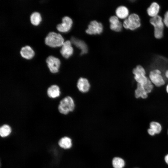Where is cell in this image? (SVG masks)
<instances>
[{"label":"cell","instance_id":"6da1fadb","mask_svg":"<svg viewBox=\"0 0 168 168\" xmlns=\"http://www.w3.org/2000/svg\"><path fill=\"white\" fill-rule=\"evenodd\" d=\"M44 40L45 44L51 47L62 46L64 42V39L60 34L53 31L48 33Z\"/></svg>","mask_w":168,"mask_h":168},{"label":"cell","instance_id":"7a4b0ae2","mask_svg":"<svg viewBox=\"0 0 168 168\" xmlns=\"http://www.w3.org/2000/svg\"><path fill=\"white\" fill-rule=\"evenodd\" d=\"M150 22L154 27L155 37L157 39L161 38L163 36L164 27L163 19L161 16L158 15L151 18L150 20Z\"/></svg>","mask_w":168,"mask_h":168},{"label":"cell","instance_id":"3957f363","mask_svg":"<svg viewBox=\"0 0 168 168\" xmlns=\"http://www.w3.org/2000/svg\"><path fill=\"white\" fill-rule=\"evenodd\" d=\"M75 107V104L73 99L70 96H67L60 102L58 106L59 112L63 114H67L72 111Z\"/></svg>","mask_w":168,"mask_h":168},{"label":"cell","instance_id":"277c9868","mask_svg":"<svg viewBox=\"0 0 168 168\" xmlns=\"http://www.w3.org/2000/svg\"><path fill=\"white\" fill-rule=\"evenodd\" d=\"M123 26L126 29L134 30L139 28L141 25L139 16L134 13L129 15L123 23Z\"/></svg>","mask_w":168,"mask_h":168},{"label":"cell","instance_id":"5b68a950","mask_svg":"<svg viewBox=\"0 0 168 168\" xmlns=\"http://www.w3.org/2000/svg\"><path fill=\"white\" fill-rule=\"evenodd\" d=\"M133 73L134 75V78L137 83L144 85L147 82L148 78L145 76V70L141 65H138L133 68Z\"/></svg>","mask_w":168,"mask_h":168},{"label":"cell","instance_id":"8992f818","mask_svg":"<svg viewBox=\"0 0 168 168\" xmlns=\"http://www.w3.org/2000/svg\"><path fill=\"white\" fill-rule=\"evenodd\" d=\"M149 79L156 86L160 87L165 84V81L161 75V72L159 69H155L150 71Z\"/></svg>","mask_w":168,"mask_h":168},{"label":"cell","instance_id":"52a82bcc","mask_svg":"<svg viewBox=\"0 0 168 168\" xmlns=\"http://www.w3.org/2000/svg\"><path fill=\"white\" fill-rule=\"evenodd\" d=\"M46 62L50 72L55 73L58 72L61 63L59 58L50 55L47 58Z\"/></svg>","mask_w":168,"mask_h":168},{"label":"cell","instance_id":"ba28073f","mask_svg":"<svg viewBox=\"0 0 168 168\" xmlns=\"http://www.w3.org/2000/svg\"><path fill=\"white\" fill-rule=\"evenodd\" d=\"M103 30L102 24L96 20H93L90 22L86 32L90 35L100 34L102 32Z\"/></svg>","mask_w":168,"mask_h":168},{"label":"cell","instance_id":"9c48e42d","mask_svg":"<svg viewBox=\"0 0 168 168\" xmlns=\"http://www.w3.org/2000/svg\"><path fill=\"white\" fill-rule=\"evenodd\" d=\"M62 23L58 24L56 26L57 30L62 32L68 31L71 28L72 24V20L68 16H65L62 19Z\"/></svg>","mask_w":168,"mask_h":168},{"label":"cell","instance_id":"30bf717a","mask_svg":"<svg viewBox=\"0 0 168 168\" xmlns=\"http://www.w3.org/2000/svg\"><path fill=\"white\" fill-rule=\"evenodd\" d=\"M73 52L71 41L69 40L65 41L60 50L62 56L66 58H68L72 55Z\"/></svg>","mask_w":168,"mask_h":168},{"label":"cell","instance_id":"8fae6325","mask_svg":"<svg viewBox=\"0 0 168 168\" xmlns=\"http://www.w3.org/2000/svg\"><path fill=\"white\" fill-rule=\"evenodd\" d=\"M77 86L80 92L84 93L87 92L89 91L90 85L87 79L80 77L77 81Z\"/></svg>","mask_w":168,"mask_h":168},{"label":"cell","instance_id":"7c38bea8","mask_svg":"<svg viewBox=\"0 0 168 168\" xmlns=\"http://www.w3.org/2000/svg\"><path fill=\"white\" fill-rule=\"evenodd\" d=\"M111 29L117 32L120 31L123 26V24L119 21L118 17L116 16H111L109 19Z\"/></svg>","mask_w":168,"mask_h":168},{"label":"cell","instance_id":"4fadbf2b","mask_svg":"<svg viewBox=\"0 0 168 168\" xmlns=\"http://www.w3.org/2000/svg\"><path fill=\"white\" fill-rule=\"evenodd\" d=\"M162 130L161 125L156 121L151 122L149 124V128L147 130L148 134L151 136L159 134Z\"/></svg>","mask_w":168,"mask_h":168},{"label":"cell","instance_id":"5bb4252c","mask_svg":"<svg viewBox=\"0 0 168 168\" xmlns=\"http://www.w3.org/2000/svg\"><path fill=\"white\" fill-rule=\"evenodd\" d=\"M71 42L81 50V54H86L88 52V47L86 43L82 40L72 37Z\"/></svg>","mask_w":168,"mask_h":168},{"label":"cell","instance_id":"9a60e30c","mask_svg":"<svg viewBox=\"0 0 168 168\" xmlns=\"http://www.w3.org/2000/svg\"><path fill=\"white\" fill-rule=\"evenodd\" d=\"M20 53L23 58L27 59L32 58L35 54L34 51L30 46L28 45H26L22 47L20 51Z\"/></svg>","mask_w":168,"mask_h":168},{"label":"cell","instance_id":"2e32d148","mask_svg":"<svg viewBox=\"0 0 168 168\" xmlns=\"http://www.w3.org/2000/svg\"><path fill=\"white\" fill-rule=\"evenodd\" d=\"M160 9L159 4L156 2H152L147 8V11L148 15L151 18L158 15Z\"/></svg>","mask_w":168,"mask_h":168},{"label":"cell","instance_id":"e0dca14e","mask_svg":"<svg viewBox=\"0 0 168 168\" xmlns=\"http://www.w3.org/2000/svg\"><path fill=\"white\" fill-rule=\"evenodd\" d=\"M60 93V88L56 85H51L47 89V95L49 97L51 98H55L59 97Z\"/></svg>","mask_w":168,"mask_h":168},{"label":"cell","instance_id":"ac0fdd59","mask_svg":"<svg viewBox=\"0 0 168 168\" xmlns=\"http://www.w3.org/2000/svg\"><path fill=\"white\" fill-rule=\"evenodd\" d=\"M115 13L117 16L121 19H126L129 15L128 8L124 6H121L117 7Z\"/></svg>","mask_w":168,"mask_h":168},{"label":"cell","instance_id":"d6986e66","mask_svg":"<svg viewBox=\"0 0 168 168\" xmlns=\"http://www.w3.org/2000/svg\"><path fill=\"white\" fill-rule=\"evenodd\" d=\"M135 96L136 98L141 97L145 99L148 97V94L145 91L143 85L137 83V88L135 91Z\"/></svg>","mask_w":168,"mask_h":168},{"label":"cell","instance_id":"ffe728a7","mask_svg":"<svg viewBox=\"0 0 168 168\" xmlns=\"http://www.w3.org/2000/svg\"><path fill=\"white\" fill-rule=\"evenodd\" d=\"M58 143L61 147L65 149H69L72 146L71 139L67 137L61 138L59 140Z\"/></svg>","mask_w":168,"mask_h":168},{"label":"cell","instance_id":"44dd1931","mask_svg":"<svg viewBox=\"0 0 168 168\" xmlns=\"http://www.w3.org/2000/svg\"><path fill=\"white\" fill-rule=\"evenodd\" d=\"M30 20L32 24L35 26H37L41 21L42 18L40 13L35 12H33L31 14Z\"/></svg>","mask_w":168,"mask_h":168},{"label":"cell","instance_id":"7402d4cb","mask_svg":"<svg viewBox=\"0 0 168 168\" xmlns=\"http://www.w3.org/2000/svg\"><path fill=\"white\" fill-rule=\"evenodd\" d=\"M124 160L119 157H115L112 160V165L114 168H123L125 166Z\"/></svg>","mask_w":168,"mask_h":168},{"label":"cell","instance_id":"603a6c76","mask_svg":"<svg viewBox=\"0 0 168 168\" xmlns=\"http://www.w3.org/2000/svg\"><path fill=\"white\" fill-rule=\"evenodd\" d=\"M11 132L10 127L7 124H4L0 128V135L1 137H4L8 136Z\"/></svg>","mask_w":168,"mask_h":168},{"label":"cell","instance_id":"cb8c5ba5","mask_svg":"<svg viewBox=\"0 0 168 168\" xmlns=\"http://www.w3.org/2000/svg\"><path fill=\"white\" fill-rule=\"evenodd\" d=\"M143 86L145 91L147 94L152 92L154 87L153 83L149 78L147 83Z\"/></svg>","mask_w":168,"mask_h":168},{"label":"cell","instance_id":"d4e9b609","mask_svg":"<svg viewBox=\"0 0 168 168\" xmlns=\"http://www.w3.org/2000/svg\"><path fill=\"white\" fill-rule=\"evenodd\" d=\"M163 22L164 25L168 28V18L164 17L163 19Z\"/></svg>","mask_w":168,"mask_h":168},{"label":"cell","instance_id":"484cf974","mask_svg":"<svg viewBox=\"0 0 168 168\" xmlns=\"http://www.w3.org/2000/svg\"><path fill=\"white\" fill-rule=\"evenodd\" d=\"M164 161L168 165V154H167L164 157Z\"/></svg>","mask_w":168,"mask_h":168},{"label":"cell","instance_id":"4316f807","mask_svg":"<svg viewBox=\"0 0 168 168\" xmlns=\"http://www.w3.org/2000/svg\"><path fill=\"white\" fill-rule=\"evenodd\" d=\"M165 75L166 77L168 79V70L166 71Z\"/></svg>","mask_w":168,"mask_h":168},{"label":"cell","instance_id":"83f0119b","mask_svg":"<svg viewBox=\"0 0 168 168\" xmlns=\"http://www.w3.org/2000/svg\"><path fill=\"white\" fill-rule=\"evenodd\" d=\"M164 17L168 18V10L165 13L164 15Z\"/></svg>","mask_w":168,"mask_h":168},{"label":"cell","instance_id":"f1b7e54d","mask_svg":"<svg viewBox=\"0 0 168 168\" xmlns=\"http://www.w3.org/2000/svg\"><path fill=\"white\" fill-rule=\"evenodd\" d=\"M166 90L168 94V84L167 85L166 88Z\"/></svg>","mask_w":168,"mask_h":168},{"label":"cell","instance_id":"f546056e","mask_svg":"<svg viewBox=\"0 0 168 168\" xmlns=\"http://www.w3.org/2000/svg\"><path fill=\"white\" fill-rule=\"evenodd\" d=\"M167 134H168V131H167Z\"/></svg>","mask_w":168,"mask_h":168},{"label":"cell","instance_id":"4dcf8cb0","mask_svg":"<svg viewBox=\"0 0 168 168\" xmlns=\"http://www.w3.org/2000/svg\"></svg>","mask_w":168,"mask_h":168}]
</instances>
